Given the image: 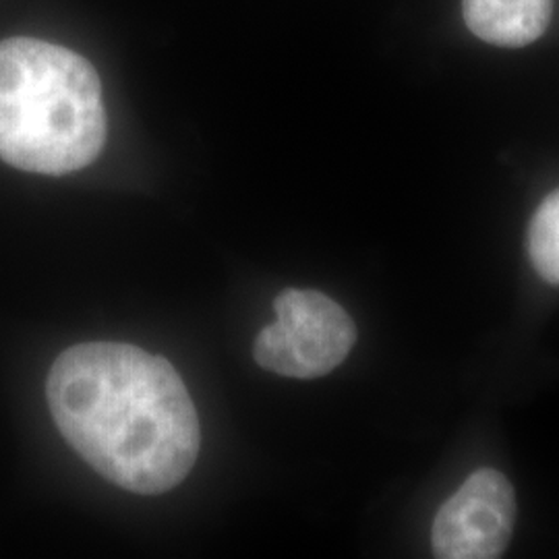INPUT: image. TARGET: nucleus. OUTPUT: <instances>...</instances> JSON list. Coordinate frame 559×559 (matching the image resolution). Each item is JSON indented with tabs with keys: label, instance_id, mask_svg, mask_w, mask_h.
Listing matches in <instances>:
<instances>
[{
	"label": "nucleus",
	"instance_id": "obj_5",
	"mask_svg": "<svg viewBox=\"0 0 559 559\" xmlns=\"http://www.w3.org/2000/svg\"><path fill=\"white\" fill-rule=\"evenodd\" d=\"M468 29L480 40L520 48L547 29L554 0H462Z\"/></svg>",
	"mask_w": 559,
	"mask_h": 559
},
{
	"label": "nucleus",
	"instance_id": "obj_1",
	"mask_svg": "<svg viewBox=\"0 0 559 559\" xmlns=\"http://www.w3.org/2000/svg\"><path fill=\"white\" fill-rule=\"evenodd\" d=\"M46 399L62 438L104 479L158 496L200 454V419L177 369L120 342H87L55 360Z\"/></svg>",
	"mask_w": 559,
	"mask_h": 559
},
{
	"label": "nucleus",
	"instance_id": "obj_2",
	"mask_svg": "<svg viewBox=\"0 0 559 559\" xmlns=\"http://www.w3.org/2000/svg\"><path fill=\"white\" fill-rule=\"evenodd\" d=\"M106 143L96 69L69 48L0 41V160L60 177L85 168Z\"/></svg>",
	"mask_w": 559,
	"mask_h": 559
},
{
	"label": "nucleus",
	"instance_id": "obj_4",
	"mask_svg": "<svg viewBox=\"0 0 559 559\" xmlns=\"http://www.w3.org/2000/svg\"><path fill=\"white\" fill-rule=\"evenodd\" d=\"M516 522L510 480L493 468L473 473L433 520L436 558L496 559L508 549Z\"/></svg>",
	"mask_w": 559,
	"mask_h": 559
},
{
	"label": "nucleus",
	"instance_id": "obj_6",
	"mask_svg": "<svg viewBox=\"0 0 559 559\" xmlns=\"http://www.w3.org/2000/svg\"><path fill=\"white\" fill-rule=\"evenodd\" d=\"M528 255L540 278L559 286V189L540 201L531 221Z\"/></svg>",
	"mask_w": 559,
	"mask_h": 559
},
{
	"label": "nucleus",
	"instance_id": "obj_3",
	"mask_svg": "<svg viewBox=\"0 0 559 559\" xmlns=\"http://www.w3.org/2000/svg\"><path fill=\"white\" fill-rule=\"evenodd\" d=\"M276 321L255 340L263 369L295 380L334 371L357 342V328L338 302L318 290L286 288L274 300Z\"/></svg>",
	"mask_w": 559,
	"mask_h": 559
}]
</instances>
